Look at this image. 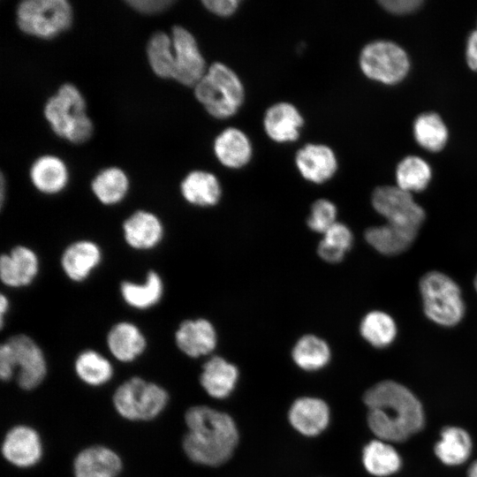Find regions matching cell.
<instances>
[{"instance_id": "d590c367", "label": "cell", "mask_w": 477, "mask_h": 477, "mask_svg": "<svg viewBox=\"0 0 477 477\" xmlns=\"http://www.w3.org/2000/svg\"><path fill=\"white\" fill-rule=\"evenodd\" d=\"M432 177L430 166L418 156H407L398 165L396 179L398 186L409 193L426 189Z\"/></svg>"}, {"instance_id": "8d00e7d4", "label": "cell", "mask_w": 477, "mask_h": 477, "mask_svg": "<svg viewBox=\"0 0 477 477\" xmlns=\"http://www.w3.org/2000/svg\"><path fill=\"white\" fill-rule=\"evenodd\" d=\"M353 235L350 228L335 223L324 234L317 248L319 256L325 261L336 263L341 261L351 249Z\"/></svg>"}, {"instance_id": "d6986e66", "label": "cell", "mask_w": 477, "mask_h": 477, "mask_svg": "<svg viewBox=\"0 0 477 477\" xmlns=\"http://www.w3.org/2000/svg\"><path fill=\"white\" fill-rule=\"evenodd\" d=\"M304 123L300 111L288 102L270 105L263 116V128L267 136L277 143H289L298 140Z\"/></svg>"}, {"instance_id": "d6a6232c", "label": "cell", "mask_w": 477, "mask_h": 477, "mask_svg": "<svg viewBox=\"0 0 477 477\" xmlns=\"http://www.w3.org/2000/svg\"><path fill=\"white\" fill-rule=\"evenodd\" d=\"M360 332L372 346L384 348L390 345L398 333L394 319L387 313L379 310L368 312L361 320Z\"/></svg>"}, {"instance_id": "2e32d148", "label": "cell", "mask_w": 477, "mask_h": 477, "mask_svg": "<svg viewBox=\"0 0 477 477\" xmlns=\"http://www.w3.org/2000/svg\"><path fill=\"white\" fill-rule=\"evenodd\" d=\"M108 351L122 363H131L140 358L148 348V338L138 324L122 320L113 323L105 338Z\"/></svg>"}, {"instance_id": "836d02e7", "label": "cell", "mask_w": 477, "mask_h": 477, "mask_svg": "<svg viewBox=\"0 0 477 477\" xmlns=\"http://www.w3.org/2000/svg\"><path fill=\"white\" fill-rule=\"evenodd\" d=\"M148 64L152 71L163 79H173L175 57L170 35L156 32L149 39L147 47Z\"/></svg>"}, {"instance_id": "603a6c76", "label": "cell", "mask_w": 477, "mask_h": 477, "mask_svg": "<svg viewBox=\"0 0 477 477\" xmlns=\"http://www.w3.org/2000/svg\"><path fill=\"white\" fill-rule=\"evenodd\" d=\"M289 421L300 434L314 436L322 433L329 421V408L322 399L300 398L289 410Z\"/></svg>"}, {"instance_id": "3957f363", "label": "cell", "mask_w": 477, "mask_h": 477, "mask_svg": "<svg viewBox=\"0 0 477 477\" xmlns=\"http://www.w3.org/2000/svg\"><path fill=\"white\" fill-rule=\"evenodd\" d=\"M48 363L38 343L26 333L7 337L0 345V378L9 382L14 376L25 390L37 388L45 379Z\"/></svg>"}, {"instance_id": "e0dca14e", "label": "cell", "mask_w": 477, "mask_h": 477, "mask_svg": "<svg viewBox=\"0 0 477 477\" xmlns=\"http://www.w3.org/2000/svg\"><path fill=\"white\" fill-rule=\"evenodd\" d=\"M295 164L301 177L314 184L329 180L338 168L333 149L321 143H307L301 147L295 155Z\"/></svg>"}, {"instance_id": "6da1fadb", "label": "cell", "mask_w": 477, "mask_h": 477, "mask_svg": "<svg viewBox=\"0 0 477 477\" xmlns=\"http://www.w3.org/2000/svg\"><path fill=\"white\" fill-rule=\"evenodd\" d=\"M368 408L367 424L380 440L401 443L424 425L422 405L406 387L394 381L380 382L363 396Z\"/></svg>"}, {"instance_id": "5b68a950", "label": "cell", "mask_w": 477, "mask_h": 477, "mask_svg": "<svg viewBox=\"0 0 477 477\" xmlns=\"http://www.w3.org/2000/svg\"><path fill=\"white\" fill-rule=\"evenodd\" d=\"M43 112L52 131L72 143H83L92 135L93 124L86 114L85 99L71 83L63 84L48 99Z\"/></svg>"}, {"instance_id": "4fadbf2b", "label": "cell", "mask_w": 477, "mask_h": 477, "mask_svg": "<svg viewBox=\"0 0 477 477\" xmlns=\"http://www.w3.org/2000/svg\"><path fill=\"white\" fill-rule=\"evenodd\" d=\"M41 261L32 247L19 244L0 256V280L9 289L30 286L39 276Z\"/></svg>"}, {"instance_id": "8fae6325", "label": "cell", "mask_w": 477, "mask_h": 477, "mask_svg": "<svg viewBox=\"0 0 477 477\" xmlns=\"http://www.w3.org/2000/svg\"><path fill=\"white\" fill-rule=\"evenodd\" d=\"M170 37L175 57L173 80L184 86L193 87L208 67L198 42L190 31L178 25L172 27Z\"/></svg>"}, {"instance_id": "7a4b0ae2", "label": "cell", "mask_w": 477, "mask_h": 477, "mask_svg": "<svg viewBox=\"0 0 477 477\" xmlns=\"http://www.w3.org/2000/svg\"><path fill=\"white\" fill-rule=\"evenodd\" d=\"M188 432L183 449L193 462L216 466L226 462L238 442L237 427L230 415L205 405L189 408L185 414Z\"/></svg>"}, {"instance_id": "60d3db41", "label": "cell", "mask_w": 477, "mask_h": 477, "mask_svg": "<svg viewBox=\"0 0 477 477\" xmlns=\"http://www.w3.org/2000/svg\"><path fill=\"white\" fill-rule=\"evenodd\" d=\"M379 3L387 11L400 15L415 11L423 4L420 0H382Z\"/></svg>"}, {"instance_id": "7402d4cb", "label": "cell", "mask_w": 477, "mask_h": 477, "mask_svg": "<svg viewBox=\"0 0 477 477\" xmlns=\"http://www.w3.org/2000/svg\"><path fill=\"white\" fill-rule=\"evenodd\" d=\"M213 152L224 167L240 169L251 161L253 146L249 137L242 130L231 126L215 138Z\"/></svg>"}, {"instance_id": "ac0fdd59", "label": "cell", "mask_w": 477, "mask_h": 477, "mask_svg": "<svg viewBox=\"0 0 477 477\" xmlns=\"http://www.w3.org/2000/svg\"><path fill=\"white\" fill-rule=\"evenodd\" d=\"M178 350L190 358H199L214 351L217 344L216 330L205 318L186 319L174 332Z\"/></svg>"}, {"instance_id": "b9f144b4", "label": "cell", "mask_w": 477, "mask_h": 477, "mask_svg": "<svg viewBox=\"0 0 477 477\" xmlns=\"http://www.w3.org/2000/svg\"><path fill=\"white\" fill-rule=\"evenodd\" d=\"M466 57L468 66L472 70L477 71V28L471 33L467 39Z\"/></svg>"}, {"instance_id": "7bdbcfd3", "label": "cell", "mask_w": 477, "mask_h": 477, "mask_svg": "<svg viewBox=\"0 0 477 477\" xmlns=\"http://www.w3.org/2000/svg\"><path fill=\"white\" fill-rule=\"evenodd\" d=\"M11 302L7 295L1 293L0 295V328L3 329L5 324V320L10 312Z\"/></svg>"}, {"instance_id": "d4e9b609", "label": "cell", "mask_w": 477, "mask_h": 477, "mask_svg": "<svg viewBox=\"0 0 477 477\" xmlns=\"http://www.w3.org/2000/svg\"><path fill=\"white\" fill-rule=\"evenodd\" d=\"M29 178L34 187L46 195H55L66 187L69 174L64 163L54 155L39 157L32 164Z\"/></svg>"}, {"instance_id": "bcb514c9", "label": "cell", "mask_w": 477, "mask_h": 477, "mask_svg": "<svg viewBox=\"0 0 477 477\" xmlns=\"http://www.w3.org/2000/svg\"><path fill=\"white\" fill-rule=\"evenodd\" d=\"M473 285H474V288H475V290H476V292H477V275H476L475 277H474V280H473Z\"/></svg>"}, {"instance_id": "cb8c5ba5", "label": "cell", "mask_w": 477, "mask_h": 477, "mask_svg": "<svg viewBox=\"0 0 477 477\" xmlns=\"http://www.w3.org/2000/svg\"><path fill=\"white\" fill-rule=\"evenodd\" d=\"M183 199L196 207L216 205L222 196L220 181L209 171L195 170L190 171L180 183Z\"/></svg>"}, {"instance_id": "484cf974", "label": "cell", "mask_w": 477, "mask_h": 477, "mask_svg": "<svg viewBox=\"0 0 477 477\" xmlns=\"http://www.w3.org/2000/svg\"><path fill=\"white\" fill-rule=\"evenodd\" d=\"M238 378V370L235 365L214 356L202 366L200 382L210 397L221 399L231 393Z\"/></svg>"}, {"instance_id": "ee69618b", "label": "cell", "mask_w": 477, "mask_h": 477, "mask_svg": "<svg viewBox=\"0 0 477 477\" xmlns=\"http://www.w3.org/2000/svg\"><path fill=\"white\" fill-rule=\"evenodd\" d=\"M1 181H0V198H1V207L4 206V191H5V180H4V175L1 174Z\"/></svg>"}, {"instance_id": "ab89813d", "label": "cell", "mask_w": 477, "mask_h": 477, "mask_svg": "<svg viewBox=\"0 0 477 477\" xmlns=\"http://www.w3.org/2000/svg\"><path fill=\"white\" fill-rule=\"evenodd\" d=\"M204 7L211 13L227 18L238 11L240 1L238 0H204L202 1Z\"/></svg>"}, {"instance_id": "74e56055", "label": "cell", "mask_w": 477, "mask_h": 477, "mask_svg": "<svg viewBox=\"0 0 477 477\" xmlns=\"http://www.w3.org/2000/svg\"><path fill=\"white\" fill-rule=\"evenodd\" d=\"M337 207L327 199H319L311 206L307 226L315 232L324 234L337 223Z\"/></svg>"}, {"instance_id": "30bf717a", "label": "cell", "mask_w": 477, "mask_h": 477, "mask_svg": "<svg viewBox=\"0 0 477 477\" xmlns=\"http://www.w3.org/2000/svg\"><path fill=\"white\" fill-rule=\"evenodd\" d=\"M371 202L375 210L392 224L418 231L425 220L424 209L414 201L411 193L398 186L375 188Z\"/></svg>"}, {"instance_id": "52a82bcc", "label": "cell", "mask_w": 477, "mask_h": 477, "mask_svg": "<svg viewBox=\"0 0 477 477\" xmlns=\"http://www.w3.org/2000/svg\"><path fill=\"white\" fill-rule=\"evenodd\" d=\"M112 400L115 410L122 418L131 421H148L164 411L169 393L155 382L133 376L116 389Z\"/></svg>"}, {"instance_id": "f546056e", "label": "cell", "mask_w": 477, "mask_h": 477, "mask_svg": "<svg viewBox=\"0 0 477 477\" xmlns=\"http://www.w3.org/2000/svg\"><path fill=\"white\" fill-rule=\"evenodd\" d=\"M473 448L470 435L459 427H446L434 450L438 459L447 466H458L466 462Z\"/></svg>"}, {"instance_id": "44dd1931", "label": "cell", "mask_w": 477, "mask_h": 477, "mask_svg": "<svg viewBox=\"0 0 477 477\" xmlns=\"http://www.w3.org/2000/svg\"><path fill=\"white\" fill-rule=\"evenodd\" d=\"M72 466L74 477H117L123 468L120 456L103 445L81 450Z\"/></svg>"}, {"instance_id": "f1b7e54d", "label": "cell", "mask_w": 477, "mask_h": 477, "mask_svg": "<svg viewBox=\"0 0 477 477\" xmlns=\"http://www.w3.org/2000/svg\"><path fill=\"white\" fill-rule=\"evenodd\" d=\"M129 186L127 175L117 167L103 169L91 182L93 194L105 206H115L122 202L128 193Z\"/></svg>"}, {"instance_id": "83f0119b", "label": "cell", "mask_w": 477, "mask_h": 477, "mask_svg": "<svg viewBox=\"0 0 477 477\" xmlns=\"http://www.w3.org/2000/svg\"><path fill=\"white\" fill-rule=\"evenodd\" d=\"M73 369L77 377L90 387L103 386L114 375V367L110 360L95 349H84L80 352L74 359Z\"/></svg>"}, {"instance_id": "f6af8a7d", "label": "cell", "mask_w": 477, "mask_h": 477, "mask_svg": "<svg viewBox=\"0 0 477 477\" xmlns=\"http://www.w3.org/2000/svg\"><path fill=\"white\" fill-rule=\"evenodd\" d=\"M468 477H477V460L473 462L467 471Z\"/></svg>"}, {"instance_id": "7c38bea8", "label": "cell", "mask_w": 477, "mask_h": 477, "mask_svg": "<svg viewBox=\"0 0 477 477\" xmlns=\"http://www.w3.org/2000/svg\"><path fill=\"white\" fill-rule=\"evenodd\" d=\"M122 238L126 246L138 252L157 248L163 241L165 226L162 218L147 209H137L124 219Z\"/></svg>"}, {"instance_id": "f35d334b", "label": "cell", "mask_w": 477, "mask_h": 477, "mask_svg": "<svg viewBox=\"0 0 477 477\" xmlns=\"http://www.w3.org/2000/svg\"><path fill=\"white\" fill-rule=\"evenodd\" d=\"M174 1L171 0H130L126 4L142 14H157L167 10Z\"/></svg>"}, {"instance_id": "1f68e13d", "label": "cell", "mask_w": 477, "mask_h": 477, "mask_svg": "<svg viewBox=\"0 0 477 477\" xmlns=\"http://www.w3.org/2000/svg\"><path fill=\"white\" fill-rule=\"evenodd\" d=\"M292 356L298 367L307 371H315L324 367L329 361L331 352L322 338L307 334L295 344Z\"/></svg>"}, {"instance_id": "ffe728a7", "label": "cell", "mask_w": 477, "mask_h": 477, "mask_svg": "<svg viewBox=\"0 0 477 477\" xmlns=\"http://www.w3.org/2000/svg\"><path fill=\"white\" fill-rule=\"evenodd\" d=\"M118 290L122 301L127 307L137 311H148L162 301L165 284L157 270L149 269L140 282L121 281Z\"/></svg>"}, {"instance_id": "8992f818", "label": "cell", "mask_w": 477, "mask_h": 477, "mask_svg": "<svg viewBox=\"0 0 477 477\" xmlns=\"http://www.w3.org/2000/svg\"><path fill=\"white\" fill-rule=\"evenodd\" d=\"M419 290L426 316L440 326L453 327L464 318L466 306L458 284L440 271L424 274Z\"/></svg>"}, {"instance_id": "e575fe53", "label": "cell", "mask_w": 477, "mask_h": 477, "mask_svg": "<svg viewBox=\"0 0 477 477\" xmlns=\"http://www.w3.org/2000/svg\"><path fill=\"white\" fill-rule=\"evenodd\" d=\"M416 141L424 148L436 152L443 148L448 140V131L443 119L435 113L420 115L413 124Z\"/></svg>"}, {"instance_id": "5bb4252c", "label": "cell", "mask_w": 477, "mask_h": 477, "mask_svg": "<svg viewBox=\"0 0 477 477\" xmlns=\"http://www.w3.org/2000/svg\"><path fill=\"white\" fill-rule=\"evenodd\" d=\"M103 261L102 246L95 240L80 238L69 243L62 251L59 264L64 276L71 282H86Z\"/></svg>"}, {"instance_id": "4dcf8cb0", "label": "cell", "mask_w": 477, "mask_h": 477, "mask_svg": "<svg viewBox=\"0 0 477 477\" xmlns=\"http://www.w3.org/2000/svg\"><path fill=\"white\" fill-rule=\"evenodd\" d=\"M362 462L365 469L376 477H386L401 467V458L390 443L376 439L363 449Z\"/></svg>"}, {"instance_id": "4316f807", "label": "cell", "mask_w": 477, "mask_h": 477, "mask_svg": "<svg viewBox=\"0 0 477 477\" xmlns=\"http://www.w3.org/2000/svg\"><path fill=\"white\" fill-rule=\"evenodd\" d=\"M417 231L396 224L374 226L365 231L366 241L384 255H397L407 250L417 236Z\"/></svg>"}, {"instance_id": "ba28073f", "label": "cell", "mask_w": 477, "mask_h": 477, "mask_svg": "<svg viewBox=\"0 0 477 477\" xmlns=\"http://www.w3.org/2000/svg\"><path fill=\"white\" fill-rule=\"evenodd\" d=\"M17 25L25 34L51 39L67 30L72 9L66 0H26L16 11Z\"/></svg>"}, {"instance_id": "277c9868", "label": "cell", "mask_w": 477, "mask_h": 477, "mask_svg": "<svg viewBox=\"0 0 477 477\" xmlns=\"http://www.w3.org/2000/svg\"><path fill=\"white\" fill-rule=\"evenodd\" d=\"M193 89L198 102L217 119L234 116L245 101V87L240 78L221 62L211 64Z\"/></svg>"}, {"instance_id": "9a60e30c", "label": "cell", "mask_w": 477, "mask_h": 477, "mask_svg": "<svg viewBox=\"0 0 477 477\" xmlns=\"http://www.w3.org/2000/svg\"><path fill=\"white\" fill-rule=\"evenodd\" d=\"M1 451L4 458L13 466L29 468L42 460L43 443L34 428L20 424L6 432Z\"/></svg>"}, {"instance_id": "9c48e42d", "label": "cell", "mask_w": 477, "mask_h": 477, "mask_svg": "<svg viewBox=\"0 0 477 477\" xmlns=\"http://www.w3.org/2000/svg\"><path fill=\"white\" fill-rule=\"evenodd\" d=\"M360 66L369 79L392 85L408 73L410 61L406 52L397 43L375 41L367 43L360 55Z\"/></svg>"}]
</instances>
